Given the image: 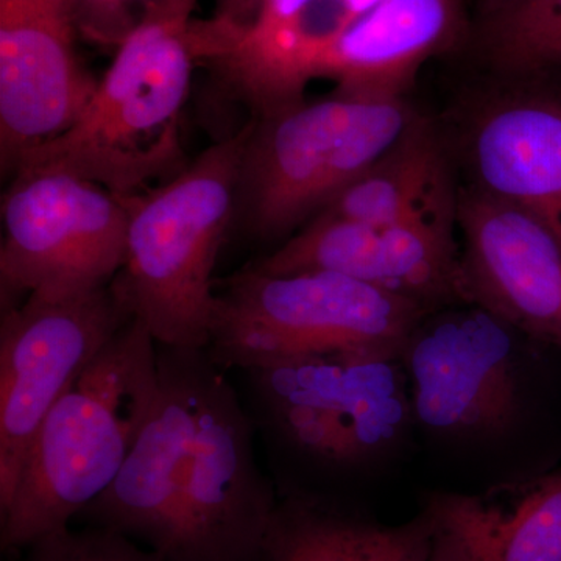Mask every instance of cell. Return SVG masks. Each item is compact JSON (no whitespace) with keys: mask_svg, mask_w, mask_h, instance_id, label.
I'll return each mask as SVG.
<instances>
[{"mask_svg":"<svg viewBox=\"0 0 561 561\" xmlns=\"http://www.w3.org/2000/svg\"><path fill=\"white\" fill-rule=\"evenodd\" d=\"M160 389L110 489L79 518L165 561H260L276 500L254 420L206 350L157 343Z\"/></svg>","mask_w":561,"mask_h":561,"instance_id":"obj_1","label":"cell"},{"mask_svg":"<svg viewBox=\"0 0 561 561\" xmlns=\"http://www.w3.org/2000/svg\"><path fill=\"white\" fill-rule=\"evenodd\" d=\"M160 389L157 342L133 319L73 379L33 438L13 501L2 515V548L25 549L108 490Z\"/></svg>","mask_w":561,"mask_h":561,"instance_id":"obj_2","label":"cell"},{"mask_svg":"<svg viewBox=\"0 0 561 561\" xmlns=\"http://www.w3.org/2000/svg\"><path fill=\"white\" fill-rule=\"evenodd\" d=\"M247 124L158 187L122 198L127 249L113 279L154 342L206 350L216 311L217 256L238 214Z\"/></svg>","mask_w":561,"mask_h":561,"instance_id":"obj_3","label":"cell"},{"mask_svg":"<svg viewBox=\"0 0 561 561\" xmlns=\"http://www.w3.org/2000/svg\"><path fill=\"white\" fill-rule=\"evenodd\" d=\"M192 11L154 14L117 47L87 110L16 173H72L125 198L184 168L181 113L198 60Z\"/></svg>","mask_w":561,"mask_h":561,"instance_id":"obj_4","label":"cell"},{"mask_svg":"<svg viewBox=\"0 0 561 561\" xmlns=\"http://www.w3.org/2000/svg\"><path fill=\"white\" fill-rule=\"evenodd\" d=\"M245 373L265 435L320 474H373L416 432L402 354L328 351Z\"/></svg>","mask_w":561,"mask_h":561,"instance_id":"obj_5","label":"cell"},{"mask_svg":"<svg viewBox=\"0 0 561 561\" xmlns=\"http://www.w3.org/2000/svg\"><path fill=\"white\" fill-rule=\"evenodd\" d=\"M420 111L408 98L335 91L256 114L238 214L257 241H287L389 149Z\"/></svg>","mask_w":561,"mask_h":561,"instance_id":"obj_6","label":"cell"},{"mask_svg":"<svg viewBox=\"0 0 561 561\" xmlns=\"http://www.w3.org/2000/svg\"><path fill=\"white\" fill-rule=\"evenodd\" d=\"M435 309L324 272L265 273L249 267L216 291L206 353L221 370L341 350L402 354Z\"/></svg>","mask_w":561,"mask_h":561,"instance_id":"obj_7","label":"cell"},{"mask_svg":"<svg viewBox=\"0 0 561 561\" xmlns=\"http://www.w3.org/2000/svg\"><path fill=\"white\" fill-rule=\"evenodd\" d=\"M535 342L467 302L427 313L402 351L415 431L457 453L511 448L529 416Z\"/></svg>","mask_w":561,"mask_h":561,"instance_id":"obj_8","label":"cell"},{"mask_svg":"<svg viewBox=\"0 0 561 561\" xmlns=\"http://www.w3.org/2000/svg\"><path fill=\"white\" fill-rule=\"evenodd\" d=\"M2 311L22 295H77L116 278L128 210L105 187L60 171L16 173L2 202Z\"/></svg>","mask_w":561,"mask_h":561,"instance_id":"obj_9","label":"cell"},{"mask_svg":"<svg viewBox=\"0 0 561 561\" xmlns=\"http://www.w3.org/2000/svg\"><path fill=\"white\" fill-rule=\"evenodd\" d=\"M135 319L113 280L77 295H28L0 324V513L51 405Z\"/></svg>","mask_w":561,"mask_h":561,"instance_id":"obj_10","label":"cell"},{"mask_svg":"<svg viewBox=\"0 0 561 561\" xmlns=\"http://www.w3.org/2000/svg\"><path fill=\"white\" fill-rule=\"evenodd\" d=\"M440 127L461 184L526 210L561 245V76L494 73Z\"/></svg>","mask_w":561,"mask_h":561,"instance_id":"obj_11","label":"cell"},{"mask_svg":"<svg viewBox=\"0 0 561 561\" xmlns=\"http://www.w3.org/2000/svg\"><path fill=\"white\" fill-rule=\"evenodd\" d=\"M461 301L561 350V245L522 208L459 184Z\"/></svg>","mask_w":561,"mask_h":561,"instance_id":"obj_12","label":"cell"},{"mask_svg":"<svg viewBox=\"0 0 561 561\" xmlns=\"http://www.w3.org/2000/svg\"><path fill=\"white\" fill-rule=\"evenodd\" d=\"M381 0H257L242 25L192 21L198 60L262 114L305 99L335 41Z\"/></svg>","mask_w":561,"mask_h":561,"instance_id":"obj_13","label":"cell"},{"mask_svg":"<svg viewBox=\"0 0 561 561\" xmlns=\"http://www.w3.org/2000/svg\"><path fill=\"white\" fill-rule=\"evenodd\" d=\"M454 230L415 221L367 224L317 216L251 267L276 275L334 273L440 309L463 302Z\"/></svg>","mask_w":561,"mask_h":561,"instance_id":"obj_14","label":"cell"},{"mask_svg":"<svg viewBox=\"0 0 561 561\" xmlns=\"http://www.w3.org/2000/svg\"><path fill=\"white\" fill-rule=\"evenodd\" d=\"M65 16L0 22V151L14 169L69 130L98 81L81 68Z\"/></svg>","mask_w":561,"mask_h":561,"instance_id":"obj_15","label":"cell"},{"mask_svg":"<svg viewBox=\"0 0 561 561\" xmlns=\"http://www.w3.org/2000/svg\"><path fill=\"white\" fill-rule=\"evenodd\" d=\"M421 512L431 526L430 561H561V471L481 493L435 491Z\"/></svg>","mask_w":561,"mask_h":561,"instance_id":"obj_16","label":"cell"},{"mask_svg":"<svg viewBox=\"0 0 561 561\" xmlns=\"http://www.w3.org/2000/svg\"><path fill=\"white\" fill-rule=\"evenodd\" d=\"M463 33V0H381L335 41L313 80L353 94L408 98L420 69Z\"/></svg>","mask_w":561,"mask_h":561,"instance_id":"obj_17","label":"cell"},{"mask_svg":"<svg viewBox=\"0 0 561 561\" xmlns=\"http://www.w3.org/2000/svg\"><path fill=\"white\" fill-rule=\"evenodd\" d=\"M457 176L440 122L420 113L400 138L319 216L456 228L460 184Z\"/></svg>","mask_w":561,"mask_h":561,"instance_id":"obj_18","label":"cell"},{"mask_svg":"<svg viewBox=\"0 0 561 561\" xmlns=\"http://www.w3.org/2000/svg\"><path fill=\"white\" fill-rule=\"evenodd\" d=\"M431 545L421 511L390 526L331 494L298 489L278 500L260 561H430Z\"/></svg>","mask_w":561,"mask_h":561,"instance_id":"obj_19","label":"cell"},{"mask_svg":"<svg viewBox=\"0 0 561 561\" xmlns=\"http://www.w3.org/2000/svg\"><path fill=\"white\" fill-rule=\"evenodd\" d=\"M479 49L493 73L561 76V0H507L486 11Z\"/></svg>","mask_w":561,"mask_h":561,"instance_id":"obj_20","label":"cell"},{"mask_svg":"<svg viewBox=\"0 0 561 561\" xmlns=\"http://www.w3.org/2000/svg\"><path fill=\"white\" fill-rule=\"evenodd\" d=\"M24 551L21 561H165L119 531L92 526L50 531Z\"/></svg>","mask_w":561,"mask_h":561,"instance_id":"obj_21","label":"cell"},{"mask_svg":"<svg viewBox=\"0 0 561 561\" xmlns=\"http://www.w3.org/2000/svg\"><path fill=\"white\" fill-rule=\"evenodd\" d=\"M73 31L102 46L119 47L133 31L125 0H66Z\"/></svg>","mask_w":561,"mask_h":561,"instance_id":"obj_22","label":"cell"},{"mask_svg":"<svg viewBox=\"0 0 561 561\" xmlns=\"http://www.w3.org/2000/svg\"><path fill=\"white\" fill-rule=\"evenodd\" d=\"M33 16L68 18L66 0H0V22Z\"/></svg>","mask_w":561,"mask_h":561,"instance_id":"obj_23","label":"cell"},{"mask_svg":"<svg viewBox=\"0 0 561 561\" xmlns=\"http://www.w3.org/2000/svg\"><path fill=\"white\" fill-rule=\"evenodd\" d=\"M256 9V0H217L214 20L230 25H242L250 21Z\"/></svg>","mask_w":561,"mask_h":561,"instance_id":"obj_24","label":"cell"},{"mask_svg":"<svg viewBox=\"0 0 561 561\" xmlns=\"http://www.w3.org/2000/svg\"><path fill=\"white\" fill-rule=\"evenodd\" d=\"M507 2V0H486V11L491 9H496L501 3Z\"/></svg>","mask_w":561,"mask_h":561,"instance_id":"obj_25","label":"cell"},{"mask_svg":"<svg viewBox=\"0 0 561 561\" xmlns=\"http://www.w3.org/2000/svg\"><path fill=\"white\" fill-rule=\"evenodd\" d=\"M256 7H257V0H256ZM254 10H256V9H254Z\"/></svg>","mask_w":561,"mask_h":561,"instance_id":"obj_26","label":"cell"}]
</instances>
